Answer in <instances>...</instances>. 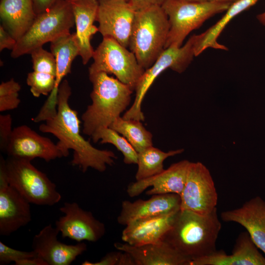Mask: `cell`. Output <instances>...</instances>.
<instances>
[{
  "label": "cell",
  "mask_w": 265,
  "mask_h": 265,
  "mask_svg": "<svg viewBox=\"0 0 265 265\" xmlns=\"http://www.w3.org/2000/svg\"><path fill=\"white\" fill-rule=\"evenodd\" d=\"M71 94L69 82L67 80H62L58 89L56 114L41 124L39 130L44 133H51L58 139L56 144L63 157H67L69 150H73L71 163L79 166L83 173L89 168L104 172L107 165L114 164L117 157L111 151L96 148L81 136V122L78 112L69 104Z\"/></svg>",
  "instance_id": "6da1fadb"
},
{
  "label": "cell",
  "mask_w": 265,
  "mask_h": 265,
  "mask_svg": "<svg viewBox=\"0 0 265 265\" xmlns=\"http://www.w3.org/2000/svg\"><path fill=\"white\" fill-rule=\"evenodd\" d=\"M221 229L216 208L207 214L180 209L163 240L191 262L216 250Z\"/></svg>",
  "instance_id": "7a4b0ae2"
},
{
  "label": "cell",
  "mask_w": 265,
  "mask_h": 265,
  "mask_svg": "<svg viewBox=\"0 0 265 265\" xmlns=\"http://www.w3.org/2000/svg\"><path fill=\"white\" fill-rule=\"evenodd\" d=\"M92 84V103L81 116L82 132L90 137L111 124L129 105L132 90L117 79L105 72L89 74Z\"/></svg>",
  "instance_id": "3957f363"
},
{
  "label": "cell",
  "mask_w": 265,
  "mask_h": 265,
  "mask_svg": "<svg viewBox=\"0 0 265 265\" xmlns=\"http://www.w3.org/2000/svg\"><path fill=\"white\" fill-rule=\"evenodd\" d=\"M169 29L168 18L161 6L136 11L129 47L145 70L164 50Z\"/></svg>",
  "instance_id": "277c9868"
},
{
  "label": "cell",
  "mask_w": 265,
  "mask_h": 265,
  "mask_svg": "<svg viewBox=\"0 0 265 265\" xmlns=\"http://www.w3.org/2000/svg\"><path fill=\"white\" fill-rule=\"evenodd\" d=\"M75 25L71 3L64 0L36 15L28 30L17 41L11 56L16 58L70 33Z\"/></svg>",
  "instance_id": "5b68a950"
},
{
  "label": "cell",
  "mask_w": 265,
  "mask_h": 265,
  "mask_svg": "<svg viewBox=\"0 0 265 265\" xmlns=\"http://www.w3.org/2000/svg\"><path fill=\"white\" fill-rule=\"evenodd\" d=\"M231 4L216 1L166 0L161 6L170 25L165 49L171 46H182L191 31L199 28L211 17L226 11Z\"/></svg>",
  "instance_id": "8992f818"
},
{
  "label": "cell",
  "mask_w": 265,
  "mask_h": 265,
  "mask_svg": "<svg viewBox=\"0 0 265 265\" xmlns=\"http://www.w3.org/2000/svg\"><path fill=\"white\" fill-rule=\"evenodd\" d=\"M31 162L11 157L6 159L9 185L30 203L53 206L58 203L61 196L56 190L55 184Z\"/></svg>",
  "instance_id": "52a82bcc"
},
{
  "label": "cell",
  "mask_w": 265,
  "mask_h": 265,
  "mask_svg": "<svg viewBox=\"0 0 265 265\" xmlns=\"http://www.w3.org/2000/svg\"><path fill=\"white\" fill-rule=\"evenodd\" d=\"M92 58L94 61L89 67V74L98 72L113 74L133 90L145 70L131 51L110 37H103L94 51Z\"/></svg>",
  "instance_id": "ba28073f"
},
{
  "label": "cell",
  "mask_w": 265,
  "mask_h": 265,
  "mask_svg": "<svg viewBox=\"0 0 265 265\" xmlns=\"http://www.w3.org/2000/svg\"><path fill=\"white\" fill-rule=\"evenodd\" d=\"M194 56H195L194 35L181 47L171 46L164 49L153 64L145 70L135 89L134 102L123 117L126 119L144 121L141 104L155 80L168 68L179 74L183 73L191 63Z\"/></svg>",
  "instance_id": "9c48e42d"
},
{
  "label": "cell",
  "mask_w": 265,
  "mask_h": 265,
  "mask_svg": "<svg viewBox=\"0 0 265 265\" xmlns=\"http://www.w3.org/2000/svg\"><path fill=\"white\" fill-rule=\"evenodd\" d=\"M180 197L181 210L207 214L216 208L214 183L209 170L202 162H190Z\"/></svg>",
  "instance_id": "30bf717a"
},
{
  "label": "cell",
  "mask_w": 265,
  "mask_h": 265,
  "mask_svg": "<svg viewBox=\"0 0 265 265\" xmlns=\"http://www.w3.org/2000/svg\"><path fill=\"white\" fill-rule=\"evenodd\" d=\"M98 32L128 47L136 11L127 0H98Z\"/></svg>",
  "instance_id": "8fae6325"
},
{
  "label": "cell",
  "mask_w": 265,
  "mask_h": 265,
  "mask_svg": "<svg viewBox=\"0 0 265 265\" xmlns=\"http://www.w3.org/2000/svg\"><path fill=\"white\" fill-rule=\"evenodd\" d=\"M59 210L64 214L55 225L62 238L78 242H96L105 235V224L96 219L91 212L82 209L78 203L65 202Z\"/></svg>",
  "instance_id": "7c38bea8"
},
{
  "label": "cell",
  "mask_w": 265,
  "mask_h": 265,
  "mask_svg": "<svg viewBox=\"0 0 265 265\" xmlns=\"http://www.w3.org/2000/svg\"><path fill=\"white\" fill-rule=\"evenodd\" d=\"M51 53L55 58L56 74L53 89L38 114L32 119L35 123L45 121L54 117L57 112V102L59 86L64 77L71 72L75 57L79 55L80 48L75 33L59 37L51 42Z\"/></svg>",
  "instance_id": "4fadbf2b"
},
{
  "label": "cell",
  "mask_w": 265,
  "mask_h": 265,
  "mask_svg": "<svg viewBox=\"0 0 265 265\" xmlns=\"http://www.w3.org/2000/svg\"><path fill=\"white\" fill-rule=\"evenodd\" d=\"M5 152L9 157L30 161L38 158L49 162L63 157L56 144L25 125L13 129Z\"/></svg>",
  "instance_id": "5bb4252c"
},
{
  "label": "cell",
  "mask_w": 265,
  "mask_h": 265,
  "mask_svg": "<svg viewBox=\"0 0 265 265\" xmlns=\"http://www.w3.org/2000/svg\"><path fill=\"white\" fill-rule=\"evenodd\" d=\"M59 233L50 224L33 238L32 250L36 256L44 260L48 265H70L87 250V245L82 241L74 245L60 242L57 239Z\"/></svg>",
  "instance_id": "9a60e30c"
},
{
  "label": "cell",
  "mask_w": 265,
  "mask_h": 265,
  "mask_svg": "<svg viewBox=\"0 0 265 265\" xmlns=\"http://www.w3.org/2000/svg\"><path fill=\"white\" fill-rule=\"evenodd\" d=\"M190 162L188 160H181L171 164L158 175L132 183L129 185L127 192L130 197H134L152 186L146 194L175 193L180 196L186 184Z\"/></svg>",
  "instance_id": "2e32d148"
},
{
  "label": "cell",
  "mask_w": 265,
  "mask_h": 265,
  "mask_svg": "<svg viewBox=\"0 0 265 265\" xmlns=\"http://www.w3.org/2000/svg\"><path fill=\"white\" fill-rule=\"evenodd\" d=\"M147 200H124L117 217L118 223L126 226L135 220L175 213L181 209L180 196L175 193L152 195Z\"/></svg>",
  "instance_id": "e0dca14e"
},
{
  "label": "cell",
  "mask_w": 265,
  "mask_h": 265,
  "mask_svg": "<svg viewBox=\"0 0 265 265\" xmlns=\"http://www.w3.org/2000/svg\"><path fill=\"white\" fill-rule=\"evenodd\" d=\"M220 217L225 222H234L243 226L265 256V200L256 196L239 208L222 212Z\"/></svg>",
  "instance_id": "ac0fdd59"
},
{
  "label": "cell",
  "mask_w": 265,
  "mask_h": 265,
  "mask_svg": "<svg viewBox=\"0 0 265 265\" xmlns=\"http://www.w3.org/2000/svg\"><path fill=\"white\" fill-rule=\"evenodd\" d=\"M258 249L249 233L242 232L237 238L230 255L216 250L193 260L190 265H265V256Z\"/></svg>",
  "instance_id": "d6986e66"
},
{
  "label": "cell",
  "mask_w": 265,
  "mask_h": 265,
  "mask_svg": "<svg viewBox=\"0 0 265 265\" xmlns=\"http://www.w3.org/2000/svg\"><path fill=\"white\" fill-rule=\"evenodd\" d=\"M30 203L10 185L0 187V235L8 236L31 220Z\"/></svg>",
  "instance_id": "ffe728a7"
},
{
  "label": "cell",
  "mask_w": 265,
  "mask_h": 265,
  "mask_svg": "<svg viewBox=\"0 0 265 265\" xmlns=\"http://www.w3.org/2000/svg\"><path fill=\"white\" fill-rule=\"evenodd\" d=\"M116 250L129 253L135 265H190L191 261L182 256L167 242L133 246L115 242Z\"/></svg>",
  "instance_id": "44dd1931"
},
{
  "label": "cell",
  "mask_w": 265,
  "mask_h": 265,
  "mask_svg": "<svg viewBox=\"0 0 265 265\" xmlns=\"http://www.w3.org/2000/svg\"><path fill=\"white\" fill-rule=\"evenodd\" d=\"M177 212L141 219L129 223L122 231V241L133 246L162 241L171 228Z\"/></svg>",
  "instance_id": "7402d4cb"
},
{
  "label": "cell",
  "mask_w": 265,
  "mask_h": 265,
  "mask_svg": "<svg viewBox=\"0 0 265 265\" xmlns=\"http://www.w3.org/2000/svg\"><path fill=\"white\" fill-rule=\"evenodd\" d=\"M71 3L76 26V35L83 64L92 58L94 51L90 43L91 37L98 32L93 24L96 21L98 0H77Z\"/></svg>",
  "instance_id": "603a6c76"
},
{
  "label": "cell",
  "mask_w": 265,
  "mask_h": 265,
  "mask_svg": "<svg viewBox=\"0 0 265 265\" xmlns=\"http://www.w3.org/2000/svg\"><path fill=\"white\" fill-rule=\"evenodd\" d=\"M0 17L3 27L17 41L36 17L32 0H0Z\"/></svg>",
  "instance_id": "cb8c5ba5"
},
{
  "label": "cell",
  "mask_w": 265,
  "mask_h": 265,
  "mask_svg": "<svg viewBox=\"0 0 265 265\" xmlns=\"http://www.w3.org/2000/svg\"><path fill=\"white\" fill-rule=\"evenodd\" d=\"M259 0H238L231 3L226 13L214 25L204 32L194 34V52L197 56L211 48L227 51L228 48L217 42V38L226 25L234 18L255 4Z\"/></svg>",
  "instance_id": "d4e9b609"
},
{
  "label": "cell",
  "mask_w": 265,
  "mask_h": 265,
  "mask_svg": "<svg viewBox=\"0 0 265 265\" xmlns=\"http://www.w3.org/2000/svg\"><path fill=\"white\" fill-rule=\"evenodd\" d=\"M184 149L163 152L153 146L138 153V168L135 174L136 181L146 179L163 172V162L167 158L182 153Z\"/></svg>",
  "instance_id": "484cf974"
},
{
  "label": "cell",
  "mask_w": 265,
  "mask_h": 265,
  "mask_svg": "<svg viewBox=\"0 0 265 265\" xmlns=\"http://www.w3.org/2000/svg\"><path fill=\"white\" fill-rule=\"evenodd\" d=\"M109 128L122 134L137 153L153 146L152 134L145 129L141 121L120 116Z\"/></svg>",
  "instance_id": "4316f807"
},
{
  "label": "cell",
  "mask_w": 265,
  "mask_h": 265,
  "mask_svg": "<svg viewBox=\"0 0 265 265\" xmlns=\"http://www.w3.org/2000/svg\"><path fill=\"white\" fill-rule=\"evenodd\" d=\"M94 142L113 145L123 155L124 162L127 164H137L138 153L123 136L109 127L102 128L91 136Z\"/></svg>",
  "instance_id": "83f0119b"
},
{
  "label": "cell",
  "mask_w": 265,
  "mask_h": 265,
  "mask_svg": "<svg viewBox=\"0 0 265 265\" xmlns=\"http://www.w3.org/2000/svg\"><path fill=\"white\" fill-rule=\"evenodd\" d=\"M26 82L30 87V91L35 97L48 95L53 89L55 77L51 74L33 71L28 74Z\"/></svg>",
  "instance_id": "f1b7e54d"
},
{
  "label": "cell",
  "mask_w": 265,
  "mask_h": 265,
  "mask_svg": "<svg viewBox=\"0 0 265 265\" xmlns=\"http://www.w3.org/2000/svg\"><path fill=\"white\" fill-rule=\"evenodd\" d=\"M20 84L12 78L0 84V111L13 110L17 108L21 102L19 92Z\"/></svg>",
  "instance_id": "f546056e"
},
{
  "label": "cell",
  "mask_w": 265,
  "mask_h": 265,
  "mask_svg": "<svg viewBox=\"0 0 265 265\" xmlns=\"http://www.w3.org/2000/svg\"><path fill=\"white\" fill-rule=\"evenodd\" d=\"M34 71L46 73L56 78V64L54 56L42 47L36 48L30 53Z\"/></svg>",
  "instance_id": "4dcf8cb0"
},
{
  "label": "cell",
  "mask_w": 265,
  "mask_h": 265,
  "mask_svg": "<svg viewBox=\"0 0 265 265\" xmlns=\"http://www.w3.org/2000/svg\"><path fill=\"white\" fill-rule=\"evenodd\" d=\"M82 265H135L132 257L128 253L118 250L107 253L99 261H85Z\"/></svg>",
  "instance_id": "1f68e13d"
},
{
  "label": "cell",
  "mask_w": 265,
  "mask_h": 265,
  "mask_svg": "<svg viewBox=\"0 0 265 265\" xmlns=\"http://www.w3.org/2000/svg\"><path fill=\"white\" fill-rule=\"evenodd\" d=\"M36 256L33 251L29 252L21 251L12 248L0 241V265H4L12 262Z\"/></svg>",
  "instance_id": "d6a6232c"
},
{
  "label": "cell",
  "mask_w": 265,
  "mask_h": 265,
  "mask_svg": "<svg viewBox=\"0 0 265 265\" xmlns=\"http://www.w3.org/2000/svg\"><path fill=\"white\" fill-rule=\"evenodd\" d=\"M10 114L0 115V149L5 152L13 129Z\"/></svg>",
  "instance_id": "836d02e7"
},
{
  "label": "cell",
  "mask_w": 265,
  "mask_h": 265,
  "mask_svg": "<svg viewBox=\"0 0 265 265\" xmlns=\"http://www.w3.org/2000/svg\"><path fill=\"white\" fill-rule=\"evenodd\" d=\"M17 40L14 39L3 27L0 26V51L5 49L12 50Z\"/></svg>",
  "instance_id": "e575fe53"
},
{
  "label": "cell",
  "mask_w": 265,
  "mask_h": 265,
  "mask_svg": "<svg viewBox=\"0 0 265 265\" xmlns=\"http://www.w3.org/2000/svg\"><path fill=\"white\" fill-rule=\"evenodd\" d=\"M166 0H129V2L135 11H139L153 6H161Z\"/></svg>",
  "instance_id": "d590c367"
},
{
  "label": "cell",
  "mask_w": 265,
  "mask_h": 265,
  "mask_svg": "<svg viewBox=\"0 0 265 265\" xmlns=\"http://www.w3.org/2000/svg\"><path fill=\"white\" fill-rule=\"evenodd\" d=\"M62 0H32L34 12L36 15L41 14Z\"/></svg>",
  "instance_id": "8d00e7d4"
},
{
  "label": "cell",
  "mask_w": 265,
  "mask_h": 265,
  "mask_svg": "<svg viewBox=\"0 0 265 265\" xmlns=\"http://www.w3.org/2000/svg\"><path fill=\"white\" fill-rule=\"evenodd\" d=\"M15 265H48L42 259L34 256L20 260L15 262Z\"/></svg>",
  "instance_id": "74e56055"
},
{
  "label": "cell",
  "mask_w": 265,
  "mask_h": 265,
  "mask_svg": "<svg viewBox=\"0 0 265 265\" xmlns=\"http://www.w3.org/2000/svg\"><path fill=\"white\" fill-rule=\"evenodd\" d=\"M193 1L207 2V1H216L222 2H227L232 3L238 0H188Z\"/></svg>",
  "instance_id": "f35d334b"
},
{
  "label": "cell",
  "mask_w": 265,
  "mask_h": 265,
  "mask_svg": "<svg viewBox=\"0 0 265 265\" xmlns=\"http://www.w3.org/2000/svg\"><path fill=\"white\" fill-rule=\"evenodd\" d=\"M256 18L262 26H265V11L258 14Z\"/></svg>",
  "instance_id": "ab89813d"
},
{
  "label": "cell",
  "mask_w": 265,
  "mask_h": 265,
  "mask_svg": "<svg viewBox=\"0 0 265 265\" xmlns=\"http://www.w3.org/2000/svg\"><path fill=\"white\" fill-rule=\"evenodd\" d=\"M67 0V1H68L69 2H72L74 1L75 0ZM127 0L129 1V0Z\"/></svg>",
  "instance_id": "60d3db41"
}]
</instances>
